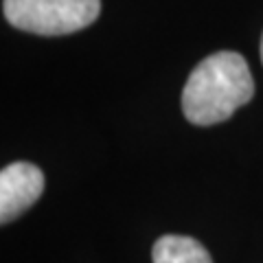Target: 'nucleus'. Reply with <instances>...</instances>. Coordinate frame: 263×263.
<instances>
[{"label": "nucleus", "mask_w": 263, "mask_h": 263, "mask_svg": "<svg viewBox=\"0 0 263 263\" xmlns=\"http://www.w3.org/2000/svg\"><path fill=\"white\" fill-rule=\"evenodd\" d=\"M254 97L250 68L239 53L219 51L202 60L182 90V112L193 125H215Z\"/></svg>", "instance_id": "f257e3e1"}, {"label": "nucleus", "mask_w": 263, "mask_h": 263, "mask_svg": "<svg viewBox=\"0 0 263 263\" xmlns=\"http://www.w3.org/2000/svg\"><path fill=\"white\" fill-rule=\"evenodd\" d=\"M3 11L11 27L53 37L90 27L101 0H3Z\"/></svg>", "instance_id": "f03ea898"}, {"label": "nucleus", "mask_w": 263, "mask_h": 263, "mask_svg": "<svg viewBox=\"0 0 263 263\" xmlns=\"http://www.w3.org/2000/svg\"><path fill=\"white\" fill-rule=\"evenodd\" d=\"M44 191L42 169L31 162H11L0 171V221L9 224L33 206Z\"/></svg>", "instance_id": "7ed1b4c3"}, {"label": "nucleus", "mask_w": 263, "mask_h": 263, "mask_svg": "<svg viewBox=\"0 0 263 263\" xmlns=\"http://www.w3.org/2000/svg\"><path fill=\"white\" fill-rule=\"evenodd\" d=\"M154 263H213L209 250L184 235H164L154 243Z\"/></svg>", "instance_id": "20e7f679"}, {"label": "nucleus", "mask_w": 263, "mask_h": 263, "mask_svg": "<svg viewBox=\"0 0 263 263\" xmlns=\"http://www.w3.org/2000/svg\"><path fill=\"white\" fill-rule=\"evenodd\" d=\"M261 62H263V35H261Z\"/></svg>", "instance_id": "39448f33"}]
</instances>
